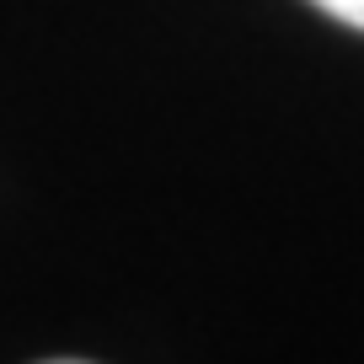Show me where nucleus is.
Here are the masks:
<instances>
[{
	"label": "nucleus",
	"mask_w": 364,
	"mask_h": 364,
	"mask_svg": "<svg viewBox=\"0 0 364 364\" xmlns=\"http://www.w3.org/2000/svg\"><path fill=\"white\" fill-rule=\"evenodd\" d=\"M311 6H321V11H327V16H338L343 27L364 33V0H311Z\"/></svg>",
	"instance_id": "f257e3e1"
}]
</instances>
